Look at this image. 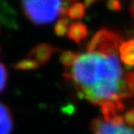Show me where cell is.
Wrapping results in <instances>:
<instances>
[{
  "mask_svg": "<svg viewBox=\"0 0 134 134\" xmlns=\"http://www.w3.org/2000/svg\"><path fill=\"white\" fill-rule=\"evenodd\" d=\"M8 82V72L5 65L0 62V92L3 91Z\"/></svg>",
  "mask_w": 134,
  "mask_h": 134,
  "instance_id": "7c38bea8",
  "label": "cell"
},
{
  "mask_svg": "<svg viewBox=\"0 0 134 134\" xmlns=\"http://www.w3.org/2000/svg\"><path fill=\"white\" fill-rule=\"evenodd\" d=\"M21 6L25 17L36 24L52 23L67 8L65 0H23Z\"/></svg>",
  "mask_w": 134,
  "mask_h": 134,
  "instance_id": "7a4b0ae2",
  "label": "cell"
},
{
  "mask_svg": "<svg viewBox=\"0 0 134 134\" xmlns=\"http://www.w3.org/2000/svg\"><path fill=\"white\" fill-rule=\"evenodd\" d=\"M118 51L121 61L128 67H134V39L122 42Z\"/></svg>",
  "mask_w": 134,
  "mask_h": 134,
  "instance_id": "5b68a950",
  "label": "cell"
},
{
  "mask_svg": "<svg viewBox=\"0 0 134 134\" xmlns=\"http://www.w3.org/2000/svg\"><path fill=\"white\" fill-rule=\"evenodd\" d=\"M77 56L78 54L72 52V51H63L60 56V61L63 64V66L67 69V68H70L71 66H73Z\"/></svg>",
  "mask_w": 134,
  "mask_h": 134,
  "instance_id": "9c48e42d",
  "label": "cell"
},
{
  "mask_svg": "<svg viewBox=\"0 0 134 134\" xmlns=\"http://www.w3.org/2000/svg\"><path fill=\"white\" fill-rule=\"evenodd\" d=\"M37 67H38L37 63H35L34 61H32V60H30L28 58L19 62L16 64V68L21 70H32V69H36Z\"/></svg>",
  "mask_w": 134,
  "mask_h": 134,
  "instance_id": "8fae6325",
  "label": "cell"
},
{
  "mask_svg": "<svg viewBox=\"0 0 134 134\" xmlns=\"http://www.w3.org/2000/svg\"><path fill=\"white\" fill-rule=\"evenodd\" d=\"M121 43L117 32L103 28L92 36L87 51L78 54L73 66L67 68L64 76L81 98L103 106L123 104V99L133 96L117 55Z\"/></svg>",
  "mask_w": 134,
  "mask_h": 134,
  "instance_id": "6da1fadb",
  "label": "cell"
},
{
  "mask_svg": "<svg viewBox=\"0 0 134 134\" xmlns=\"http://www.w3.org/2000/svg\"><path fill=\"white\" fill-rule=\"evenodd\" d=\"M130 14L132 15V17L134 18V0H132L131 5H130Z\"/></svg>",
  "mask_w": 134,
  "mask_h": 134,
  "instance_id": "2e32d148",
  "label": "cell"
},
{
  "mask_svg": "<svg viewBox=\"0 0 134 134\" xmlns=\"http://www.w3.org/2000/svg\"><path fill=\"white\" fill-rule=\"evenodd\" d=\"M88 28L82 23H72L68 28V31H67L68 37L76 43H80L82 40L86 39L88 37Z\"/></svg>",
  "mask_w": 134,
  "mask_h": 134,
  "instance_id": "8992f818",
  "label": "cell"
},
{
  "mask_svg": "<svg viewBox=\"0 0 134 134\" xmlns=\"http://www.w3.org/2000/svg\"><path fill=\"white\" fill-rule=\"evenodd\" d=\"M68 28H69V21L65 18H63L60 21H58V23L55 24L54 30L57 36H63L67 34Z\"/></svg>",
  "mask_w": 134,
  "mask_h": 134,
  "instance_id": "30bf717a",
  "label": "cell"
},
{
  "mask_svg": "<svg viewBox=\"0 0 134 134\" xmlns=\"http://www.w3.org/2000/svg\"><path fill=\"white\" fill-rule=\"evenodd\" d=\"M124 120H125L129 125H134V108L126 113Z\"/></svg>",
  "mask_w": 134,
  "mask_h": 134,
  "instance_id": "9a60e30c",
  "label": "cell"
},
{
  "mask_svg": "<svg viewBox=\"0 0 134 134\" xmlns=\"http://www.w3.org/2000/svg\"><path fill=\"white\" fill-rule=\"evenodd\" d=\"M107 7L112 10L121 9V3L119 0H107Z\"/></svg>",
  "mask_w": 134,
  "mask_h": 134,
  "instance_id": "4fadbf2b",
  "label": "cell"
},
{
  "mask_svg": "<svg viewBox=\"0 0 134 134\" xmlns=\"http://www.w3.org/2000/svg\"><path fill=\"white\" fill-rule=\"evenodd\" d=\"M13 128L12 117L8 107L0 103V134H10Z\"/></svg>",
  "mask_w": 134,
  "mask_h": 134,
  "instance_id": "52a82bcc",
  "label": "cell"
},
{
  "mask_svg": "<svg viewBox=\"0 0 134 134\" xmlns=\"http://www.w3.org/2000/svg\"><path fill=\"white\" fill-rule=\"evenodd\" d=\"M68 2H75V1H76V0H67Z\"/></svg>",
  "mask_w": 134,
  "mask_h": 134,
  "instance_id": "e0dca14e",
  "label": "cell"
},
{
  "mask_svg": "<svg viewBox=\"0 0 134 134\" xmlns=\"http://www.w3.org/2000/svg\"><path fill=\"white\" fill-rule=\"evenodd\" d=\"M124 122L121 115L112 120L97 118L92 122L93 134H134V129Z\"/></svg>",
  "mask_w": 134,
  "mask_h": 134,
  "instance_id": "3957f363",
  "label": "cell"
},
{
  "mask_svg": "<svg viewBox=\"0 0 134 134\" xmlns=\"http://www.w3.org/2000/svg\"><path fill=\"white\" fill-rule=\"evenodd\" d=\"M127 82H128L129 88L134 95V72L127 73Z\"/></svg>",
  "mask_w": 134,
  "mask_h": 134,
  "instance_id": "5bb4252c",
  "label": "cell"
},
{
  "mask_svg": "<svg viewBox=\"0 0 134 134\" xmlns=\"http://www.w3.org/2000/svg\"><path fill=\"white\" fill-rule=\"evenodd\" d=\"M85 10H86V7L83 3L75 2L66 8L64 15H66L68 18L72 20L82 19L85 15Z\"/></svg>",
  "mask_w": 134,
  "mask_h": 134,
  "instance_id": "ba28073f",
  "label": "cell"
},
{
  "mask_svg": "<svg viewBox=\"0 0 134 134\" xmlns=\"http://www.w3.org/2000/svg\"><path fill=\"white\" fill-rule=\"evenodd\" d=\"M54 48L50 45L48 44H41L37 45L36 47L31 50V52L28 55V59L36 63L38 65L44 64L45 63L48 61L52 55Z\"/></svg>",
  "mask_w": 134,
  "mask_h": 134,
  "instance_id": "277c9868",
  "label": "cell"
}]
</instances>
